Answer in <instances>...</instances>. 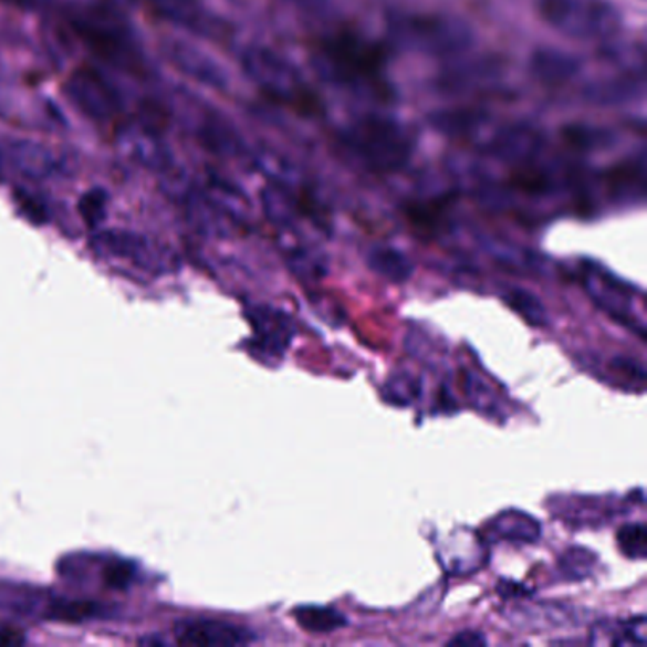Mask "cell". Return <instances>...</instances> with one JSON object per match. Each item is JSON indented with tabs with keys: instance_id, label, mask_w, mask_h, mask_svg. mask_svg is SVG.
<instances>
[{
	"instance_id": "7c38bea8",
	"label": "cell",
	"mask_w": 647,
	"mask_h": 647,
	"mask_svg": "<svg viewBox=\"0 0 647 647\" xmlns=\"http://www.w3.org/2000/svg\"><path fill=\"white\" fill-rule=\"evenodd\" d=\"M285 259H288L289 270L301 280H321L323 275L327 274V257L321 249L314 248L310 243L299 241V246H291L285 253Z\"/></svg>"
},
{
	"instance_id": "8992f818",
	"label": "cell",
	"mask_w": 647,
	"mask_h": 647,
	"mask_svg": "<svg viewBox=\"0 0 647 647\" xmlns=\"http://www.w3.org/2000/svg\"><path fill=\"white\" fill-rule=\"evenodd\" d=\"M583 283H585L588 296L604 314L614 317L617 323L634 331L641 341L646 338V321H644V315L638 314L634 307V291L636 289L627 285L625 281L617 280L604 268L593 267V264L585 267Z\"/></svg>"
},
{
	"instance_id": "8fae6325",
	"label": "cell",
	"mask_w": 647,
	"mask_h": 647,
	"mask_svg": "<svg viewBox=\"0 0 647 647\" xmlns=\"http://www.w3.org/2000/svg\"><path fill=\"white\" fill-rule=\"evenodd\" d=\"M367 264L374 274L392 283H405L414 274V264L407 254L387 246L371 249L367 254Z\"/></svg>"
},
{
	"instance_id": "7402d4cb",
	"label": "cell",
	"mask_w": 647,
	"mask_h": 647,
	"mask_svg": "<svg viewBox=\"0 0 647 647\" xmlns=\"http://www.w3.org/2000/svg\"><path fill=\"white\" fill-rule=\"evenodd\" d=\"M135 567L126 561H111L107 566L103 567V583L108 588H127V585L134 581Z\"/></svg>"
},
{
	"instance_id": "52a82bcc",
	"label": "cell",
	"mask_w": 647,
	"mask_h": 647,
	"mask_svg": "<svg viewBox=\"0 0 647 647\" xmlns=\"http://www.w3.org/2000/svg\"><path fill=\"white\" fill-rule=\"evenodd\" d=\"M248 320L253 327L254 354L281 359L293 341V325L288 315L272 306H253L248 310Z\"/></svg>"
},
{
	"instance_id": "2e32d148",
	"label": "cell",
	"mask_w": 647,
	"mask_h": 647,
	"mask_svg": "<svg viewBox=\"0 0 647 647\" xmlns=\"http://www.w3.org/2000/svg\"><path fill=\"white\" fill-rule=\"evenodd\" d=\"M487 251L509 270H522V272H540L541 270L540 257H535L526 249L516 248L508 241L490 240L487 243Z\"/></svg>"
},
{
	"instance_id": "603a6c76",
	"label": "cell",
	"mask_w": 647,
	"mask_h": 647,
	"mask_svg": "<svg viewBox=\"0 0 647 647\" xmlns=\"http://www.w3.org/2000/svg\"><path fill=\"white\" fill-rule=\"evenodd\" d=\"M609 367H612L615 374L625 376L633 384L636 382L640 387H644V384H646V368L636 359H630V357H614L612 363H609Z\"/></svg>"
},
{
	"instance_id": "3957f363",
	"label": "cell",
	"mask_w": 647,
	"mask_h": 647,
	"mask_svg": "<svg viewBox=\"0 0 647 647\" xmlns=\"http://www.w3.org/2000/svg\"><path fill=\"white\" fill-rule=\"evenodd\" d=\"M541 20L575 41H609L620 31V14L607 0H538Z\"/></svg>"
},
{
	"instance_id": "ffe728a7",
	"label": "cell",
	"mask_w": 647,
	"mask_h": 647,
	"mask_svg": "<svg viewBox=\"0 0 647 647\" xmlns=\"http://www.w3.org/2000/svg\"><path fill=\"white\" fill-rule=\"evenodd\" d=\"M617 547L630 561H644L647 556V526L644 522H633L619 528Z\"/></svg>"
},
{
	"instance_id": "44dd1931",
	"label": "cell",
	"mask_w": 647,
	"mask_h": 647,
	"mask_svg": "<svg viewBox=\"0 0 647 647\" xmlns=\"http://www.w3.org/2000/svg\"><path fill=\"white\" fill-rule=\"evenodd\" d=\"M418 389H420L418 380H414L408 374H399L392 380H387L386 399L397 407H407L408 403H413L418 397Z\"/></svg>"
},
{
	"instance_id": "d4e9b609",
	"label": "cell",
	"mask_w": 647,
	"mask_h": 647,
	"mask_svg": "<svg viewBox=\"0 0 647 647\" xmlns=\"http://www.w3.org/2000/svg\"><path fill=\"white\" fill-rule=\"evenodd\" d=\"M488 640L479 630H461L447 641L448 647H484Z\"/></svg>"
},
{
	"instance_id": "4316f807",
	"label": "cell",
	"mask_w": 647,
	"mask_h": 647,
	"mask_svg": "<svg viewBox=\"0 0 647 647\" xmlns=\"http://www.w3.org/2000/svg\"><path fill=\"white\" fill-rule=\"evenodd\" d=\"M7 2H10V4H14V7H25L29 0H7Z\"/></svg>"
},
{
	"instance_id": "7a4b0ae2",
	"label": "cell",
	"mask_w": 647,
	"mask_h": 647,
	"mask_svg": "<svg viewBox=\"0 0 647 647\" xmlns=\"http://www.w3.org/2000/svg\"><path fill=\"white\" fill-rule=\"evenodd\" d=\"M344 148L361 166L392 171L407 164L413 140L405 127L386 118H363L344 132Z\"/></svg>"
},
{
	"instance_id": "ba28073f",
	"label": "cell",
	"mask_w": 647,
	"mask_h": 647,
	"mask_svg": "<svg viewBox=\"0 0 647 647\" xmlns=\"http://www.w3.org/2000/svg\"><path fill=\"white\" fill-rule=\"evenodd\" d=\"M175 638L180 646L236 647L251 644L254 634L227 620L192 619L182 620L175 627Z\"/></svg>"
},
{
	"instance_id": "4fadbf2b",
	"label": "cell",
	"mask_w": 647,
	"mask_h": 647,
	"mask_svg": "<svg viewBox=\"0 0 647 647\" xmlns=\"http://www.w3.org/2000/svg\"><path fill=\"white\" fill-rule=\"evenodd\" d=\"M296 625L310 634H333L346 627V615L331 606H299L293 609Z\"/></svg>"
},
{
	"instance_id": "484cf974",
	"label": "cell",
	"mask_w": 647,
	"mask_h": 647,
	"mask_svg": "<svg viewBox=\"0 0 647 647\" xmlns=\"http://www.w3.org/2000/svg\"><path fill=\"white\" fill-rule=\"evenodd\" d=\"M25 644V634L8 623H0V647H18Z\"/></svg>"
},
{
	"instance_id": "ac0fdd59",
	"label": "cell",
	"mask_w": 647,
	"mask_h": 647,
	"mask_svg": "<svg viewBox=\"0 0 647 647\" xmlns=\"http://www.w3.org/2000/svg\"><path fill=\"white\" fill-rule=\"evenodd\" d=\"M535 71L541 79L551 84L567 82L577 73V63L559 52H541L535 60Z\"/></svg>"
},
{
	"instance_id": "d6986e66",
	"label": "cell",
	"mask_w": 647,
	"mask_h": 647,
	"mask_svg": "<svg viewBox=\"0 0 647 647\" xmlns=\"http://www.w3.org/2000/svg\"><path fill=\"white\" fill-rule=\"evenodd\" d=\"M606 633H609V640H606L609 646H646V615H636L633 619L614 623Z\"/></svg>"
},
{
	"instance_id": "9a60e30c",
	"label": "cell",
	"mask_w": 647,
	"mask_h": 647,
	"mask_svg": "<svg viewBox=\"0 0 647 647\" xmlns=\"http://www.w3.org/2000/svg\"><path fill=\"white\" fill-rule=\"evenodd\" d=\"M108 614L105 606L95 601H55L48 609V619L60 620V623H86V620L101 619Z\"/></svg>"
},
{
	"instance_id": "9c48e42d",
	"label": "cell",
	"mask_w": 647,
	"mask_h": 647,
	"mask_svg": "<svg viewBox=\"0 0 647 647\" xmlns=\"http://www.w3.org/2000/svg\"><path fill=\"white\" fill-rule=\"evenodd\" d=\"M509 620L521 628H561L577 625L581 614L574 606L541 602L534 606L524 604V606L514 607L509 612Z\"/></svg>"
},
{
	"instance_id": "cb8c5ba5",
	"label": "cell",
	"mask_w": 647,
	"mask_h": 647,
	"mask_svg": "<svg viewBox=\"0 0 647 647\" xmlns=\"http://www.w3.org/2000/svg\"><path fill=\"white\" fill-rule=\"evenodd\" d=\"M468 395L474 407L481 408L482 413H495L494 395L488 392L481 380H474L471 374H468Z\"/></svg>"
},
{
	"instance_id": "6da1fadb",
	"label": "cell",
	"mask_w": 647,
	"mask_h": 647,
	"mask_svg": "<svg viewBox=\"0 0 647 647\" xmlns=\"http://www.w3.org/2000/svg\"><path fill=\"white\" fill-rule=\"evenodd\" d=\"M317 61L323 73L342 86L367 92L382 100L392 94L386 58L378 48L355 33H334L317 46Z\"/></svg>"
},
{
	"instance_id": "30bf717a",
	"label": "cell",
	"mask_w": 647,
	"mask_h": 647,
	"mask_svg": "<svg viewBox=\"0 0 647 647\" xmlns=\"http://www.w3.org/2000/svg\"><path fill=\"white\" fill-rule=\"evenodd\" d=\"M488 532L498 540L532 545V543H538L543 535V526L534 514L521 509H508L490 521Z\"/></svg>"
},
{
	"instance_id": "277c9868",
	"label": "cell",
	"mask_w": 647,
	"mask_h": 647,
	"mask_svg": "<svg viewBox=\"0 0 647 647\" xmlns=\"http://www.w3.org/2000/svg\"><path fill=\"white\" fill-rule=\"evenodd\" d=\"M392 33L403 46L434 55L456 54L471 41L468 28L447 15H399L392 20Z\"/></svg>"
},
{
	"instance_id": "5bb4252c",
	"label": "cell",
	"mask_w": 647,
	"mask_h": 647,
	"mask_svg": "<svg viewBox=\"0 0 647 647\" xmlns=\"http://www.w3.org/2000/svg\"><path fill=\"white\" fill-rule=\"evenodd\" d=\"M503 301L509 307H513L522 320L532 327H545L549 323L547 307L540 301L538 294L528 289L511 288L503 293Z\"/></svg>"
},
{
	"instance_id": "e0dca14e",
	"label": "cell",
	"mask_w": 647,
	"mask_h": 647,
	"mask_svg": "<svg viewBox=\"0 0 647 647\" xmlns=\"http://www.w3.org/2000/svg\"><path fill=\"white\" fill-rule=\"evenodd\" d=\"M598 564L596 554L591 549L570 547L559 559V575L564 581H585L591 577Z\"/></svg>"
},
{
	"instance_id": "5b68a950",
	"label": "cell",
	"mask_w": 647,
	"mask_h": 647,
	"mask_svg": "<svg viewBox=\"0 0 647 647\" xmlns=\"http://www.w3.org/2000/svg\"><path fill=\"white\" fill-rule=\"evenodd\" d=\"M251 67L259 76L264 92L275 101L302 113H315L320 108L314 90L304 81L301 71L288 60L274 52H259L251 58Z\"/></svg>"
}]
</instances>
